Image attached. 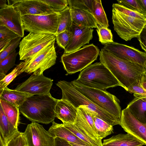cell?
Instances as JSON below:
<instances>
[{
	"label": "cell",
	"mask_w": 146,
	"mask_h": 146,
	"mask_svg": "<svg viewBox=\"0 0 146 146\" xmlns=\"http://www.w3.org/2000/svg\"><path fill=\"white\" fill-rule=\"evenodd\" d=\"M0 146H4V143L3 140L2 138L0 137Z\"/></svg>",
	"instance_id": "681fc988"
},
{
	"label": "cell",
	"mask_w": 146,
	"mask_h": 146,
	"mask_svg": "<svg viewBox=\"0 0 146 146\" xmlns=\"http://www.w3.org/2000/svg\"><path fill=\"white\" fill-rule=\"evenodd\" d=\"M54 112L55 117L61 120L63 123H73L76 119L77 108L67 100L58 99Z\"/></svg>",
	"instance_id": "d6986e66"
},
{
	"label": "cell",
	"mask_w": 146,
	"mask_h": 146,
	"mask_svg": "<svg viewBox=\"0 0 146 146\" xmlns=\"http://www.w3.org/2000/svg\"><path fill=\"white\" fill-rule=\"evenodd\" d=\"M98 25L108 28V21L100 0H93L91 12Z\"/></svg>",
	"instance_id": "83f0119b"
},
{
	"label": "cell",
	"mask_w": 146,
	"mask_h": 146,
	"mask_svg": "<svg viewBox=\"0 0 146 146\" xmlns=\"http://www.w3.org/2000/svg\"><path fill=\"white\" fill-rule=\"evenodd\" d=\"M24 30L35 33L57 34L59 13L46 15H26L22 17Z\"/></svg>",
	"instance_id": "ba28073f"
},
{
	"label": "cell",
	"mask_w": 146,
	"mask_h": 146,
	"mask_svg": "<svg viewBox=\"0 0 146 146\" xmlns=\"http://www.w3.org/2000/svg\"><path fill=\"white\" fill-rule=\"evenodd\" d=\"M67 1L69 7L70 9L75 8L91 12L93 0H68Z\"/></svg>",
	"instance_id": "836d02e7"
},
{
	"label": "cell",
	"mask_w": 146,
	"mask_h": 146,
	"mask_svg": "<svg viewBox=\"0 0 146 146\" xmlns=\"http://www.w3.org/2000/svg\"><path fill=\"white\" fill-rule=\"evenodd\" d=\"M103 146H143L144 144L130 134H119L104 139Z\"/></svg>",
	"instance_id": "7402d4cb"
},
{
	"label": "cell",
	"mask_w": 146,
	"mask_h": 146,
	"mask_svg": "<svg viewBox=\"0 0 146 146\" xmlns=\"http://www.w3.org/2000/svg\"><path fill=\"white\" fill-rule=\"evenodd\" d=\"M70 11L73 23L77 25L92 29L98 27L96 20L90 12L75 8H71Z\"/></svg>",
	"instance_id": "ffe728a7"
},
{
	"label": "cell",
	"mask_w": 146,
	"mask_h": 146,
	"mask_svg": "<svg viewBox=\"0 0 146 146\" xmlns=\"http://www.w3.org/2000/svg\"><path fill=\"white\" fill-rule=\"evenodd\" d=\"M72 36V33L69 29L56 34V40L58 45L64 50Z\"/></svg>",
	"instance_id": "74e56055"
},
{
	"label": "cell",
	"mask_w": 146,
	"mask_h": 146,
	"mask_svg": "<svg viewBox=\"0 0 146 146\" xmlns=\"http://www.w3.org/2000/svg\"><path fill=\"white\" fill-rule=\"evenodd\" d=\"M57 100L50 94L34 95L28 98L19 108L21 113L32 122L47 124L55 119Z\"/></svg>",
	"instance_id": "7a4b0ae2"
},
{
	"label": "cell",
	"mask_w": 146,
	"mask_h": 146,
	"mask_svg": "<svg viewBox=\"0 0 146 146\" xmlns=\"http://www.w3.org/2000/svg\"><path fill=\"white\" fill-rule=\"evenodd\" d=\"M21 13L26 15H41L55 13L42 0H20L13 5Z\"/></svg>",
	"instance_id": "e0dca14e"
},
{
	"label": "cell",
	"mask_w": 146,
	"mask_h": 146,
	"mask_svg": "<svg viewBox=\"0 0 146 146\" xmlns=\"http://www.w3.org/2000/svg\"><path fill=\"white\" fill-rule=\"evenodd\" d=\"M76 80L86 86L104 90L110 88L121 87L110 71L100 62L91 64L84 69Z\"/></svg>",
	"instance_id": "277c9868"
},
{
	"label": "cell",
	"mask_w": 146,
	"mask_h": 146,
	"mask_svg": "<svg viewBox=\"0 0 146 146\" xmlns=\"http://www.w3.org/2000/svg\"><path fill=\"white\" fill-rule=\"evenodd\" d=\"M68 142L72 146H86V145L77 144L76 143H73L70 142Z\"/></svg>",
	"instance_id": "c3c4849f"
},
{
	"label": "cell",
	"mask_w": 146,
	"mask_h": 146,
	"mask_svg": "<svg viewBox=\"0 0 146 146\" xmlns=\"http://www.w3.org/2000/svg\"><path fill=\"white\" fill-rule=\"evenodd\" d=\"M127 107L138 121L146 124V97H135Z\"/></svg>",
	"instance_id": "cb8c5ba5"
},
{
	"label": "cell",
	"mask_w": 146,
	"mask_h": 146,
	"mask_svg": "<svg viewBox=\"0 0 146 146\" xmlns=\"http://www.w3.org/2000/svg\"><path fill=\"white\" fill-rule=\"evenodd\" d=\"M137 38L139 42L141 48L146 52V25Z\"/></svg>",
	"instance_id": "7bdbcfd3"
},
{
	"label": "cell",
	"mask_w": 146,
	"mask_h": 146,
	"mask_svg": "<svg viewBox=\"0 0 146 146\" xmlns=\"http://www.w3.org/2000/svg\"><path fill=\"white\" fill-rule=\"evenodd\" d=\"M69 30L72 36L64 54L70 53L79 50L82 46L89 43L93 38L94 30L91 28L79 26L73 23Z\"/></svg>",
	"instance_id": "2e32d148"
},
{
	"label": "cell",
	"mask_w": 146,
	"mask_h": 146,
	"mask_svg": "<svg viewBox=\"0 0 146 146\" xmlns=\"http://www.w3.org/2000/svg\"><path fill=\"white\" fill-rule=\"evenodd\" d=\"M7 1L6 0H0V9H2L7 7L8 5L6 3Z\"/></svg>",
	"instance_id": "7dc6e473"
},
{
	"label": "cell",
	"mask_w": 146,
	"mask_h": 146,
	"mask_svg": "<svg viewBox=\"0 0 146 146\" xmlns=\"http://www.w3.org/2000/svg\"><path fill=\"white\" fill-rule=\"evenodd\" d=\"M82 94L100 108L118 118H121V111L119 100L106 90L84 86L76 80L71 82Z\"/></svg>",
	"instance_id": "5b68a950"
},
{
	"label": "cell",
	"mask_w": 146,
	"mask_h": 146,
	"mask_svg": "<svg viewBox=\"0 0 146 146\" xmlns=\"http://www.w3.org/2000/svg\"><path fill=\"white\" fill-rule=\"evenodd\" d=\"M94 125L98 135L102 139L113 133V126L98 117L94 113Z\"/></svg>",
	"instance_id": "f546056e"
},
{
	"label": "cell",
	"mask_w": 146,
	"mask_h": 146,
	"mask_svg": "<svg viewBox=\"0 0 146 146\" xmlns=\"http://www.w3.org/2000/svg\"><path fill=\"white\" fill-rule=\"evenodd\" d=\"M64 126L88 146H103L102 139H94L88 135L74 123H63Z\"/></svg>",
	"instance_id": "484cf974"
},
{
	"label": "cell",
	"mask_w": 146,
	"mask_h": 146,
	"mask_svg": "<svg viewBox=\"0 0 146 146\" xmlns=\"http://www.w3.org/2000/svg\"><path fill=\"white\" fill-rule=\"evenodd\" d=\"M55 42L47 46L33 57L27 59L28 63L25 72L40 75L56 63L57 55Z\"/></svg>",
	"instance_id": "30bf717a"
},
{
	"label": "cell",
	"mask_w": 146,
	"mask_h": 146,
	"mask_svg": "<svg viewBox=\"0 0 146 146\" xmlns=\"http://www.w3.org/2000/svg\"><path fill=\"white\" fill-rule=\"evenodd\" d=\"M18 54L16 50L0 62V79H2L6 74L16 65L15 62Z\"/></svg>",
	"instance_id": "d6a6232c"
},
{
	"label": "cell",
	"mask_w": 146,
	"mask_h": 146,
	"mask_svg": "<svg viewBox=\"0 0 146 146\" xmlns=\"http://www.w3.org/2000/svg\"><path fill=\"white\" fill-rule=\"evenodd\" d=\"M22 16L13 6L8 5L0 9V26H3L21 38L24 35Z\"/></svg>",
	"instance_id": "9a60e30c"
},
{
	"label": "cell",
	"mask_w": 146,
	"mask_h": 146,
	"mask_svg": "<svg viewBox=\"0 0 146 146\" xmlns=\"http://www.w3.org/2000/svg\"><path fill=\"white\" fill-rule=\"evenodd\" d=\"M55 40V35L52 34L29 33L20 42V60H25L33 57Z\"/></svg>",
	"instance_id": "9c48e42d"
},
{
	"label": "cell",
	"mask_w": 146,
	"mask_h": 146,
	"mask_svg": "<svg viewBox=\"0 0 146 146\" xmlns=\"http://www.w3.org/2000/svg\"><path fill=\"white\" fill-rule=\"evenodd\" d=\"M112 21L114 31L121 39L128 41L137 38L146 25V20L122 13L112 6Z\"/></svg>",
	"instance_id": "52a82bcc"
},
{
	"label": "cell",
	"mask_w": 146,
	"mask_h": 146,
	"mask_svg": "<svg viewBox=\"0 0 146 146\" xmlns=\"http://www.w3.org/2000/svg\"><path fill=\"white\" fill-rule=\"evenodd\" d=\"M145 70L146 73V61L145 62Z\"/></svg>",
	"instance_id": "f907efd6"
},
{
	"label": "cell",
	"mask_w": 146,
	"mask_h": 146,
	"mask_svg": "<svg viewBox=\"0 0 146 146\" xmlns=\"http://www.w3.org/2000/svg\"><path fill=\"white\" fill-rule=\"evenodd\" d=\"M104 49L123 60L137 63L145 67L146 52L124 44L117 42L104 44Z\"/></svg>",
	"instance_id": "8fae6325"
},
{
	"label": "cell",
	"mask_w": 146,
	"mask_h": 146,
	"mask_svg": "<svg viewBox=\"0 0 146 146\" xmlns=\"http://www.w3.org/2000/svg\"><path fill=\"white\" fill-rule=\"evenodd\" d=\"M4 143V146H26L27 144L24 132L19 131Z\"/></svg>",
	"instance_id": "d590c367"
},
{
	"label": "cell",
	"mask_w": 146,
	"mask_h": 146,
	"mask_svg": "<svg viewBox=\"0 0 146 146\" xmlns=\"http://www.w3.org/2000/svg\"><path fill=\"white\" fill-rule=\"evenodd\" d=\"M94 113L85 106H80L77 108V115L74 123L89 136L99 139L101 138L98 135L95 127Z\"/></svg>",
	"instance_id": "ac0fdd59"
},
{
	"label": "cell",
	"mask_w": 146,
	"mask_h": 146,
	"mask_svg": "<svg viewBox=\"0 0 146 146\" xmlns=\"http://www.w3.org/2000/svg\"><path fill=\"white\" fill-rule=\"evenodd\" d=\"M19 36L6 27L0 26V52L6 48L13 40Z\"/></svg>",
	"instance_id": "1f68e13d"
},
{
	"label": "cell",
	"mask_w": 146,
	"mask_h": 146,
	"mask_svg": "<svg viewBox=\"0 0 146 146\" xmlns=\"http://www.w3.org/2000/svg\"><path fill=\"white\" fill-rule=\"evenodd\" d=\"M100 51L93 44L84 46L72 52L63 54L61 62L68 74H72L83 70L96 60Z\"/></svg>",
	"instance_id": "8992f818"
},
{
	"label": "cell",
	"mask_w": 146,
	"mask_h": 146,
	"mask_svg": "<svg viewBox=\"0 0 146 146\" xmlns=\"http://www.w3.org/2000/svg\"><path fill=\"white\" fill-rule=\"evenodd\" d=\"M27 59L20 62L9 74L0 80V90L3 89L18 76L25 72L27 66Z\"/></svg>",
	"instance_id": "f1b7e54d"
},
{
	"label": "cell",
	"mask_w": 146,
	"mask_h": 146,
	"mask_svg": "<svg viewBox=\"0 0 146 146\" xmlns=\"http://www.w3.org/2000/svg\"><path fill=\"white\" fill-rule=\"evenodd\" d=\"M48 131L54 138L59 137L64 139L68 142L88 146L65 127L63 123H57L53 121Z\"/></svg>",
	"instance_id": "44dd1931"
},
{
	"label": "cell",
	"mask_w": 146,
	"mask_h": 146,
	"mask_svg": "<svg viewBox=\"0 0 146 146\" xmlns=\"http://www.w3.org/2000/svg\"><path fill=\"white\" fill-rule=\"evenodd\" d=\"M53 146H72L68 142L64 139L59 137L54 138Z\"/></svg>",
	"instance_id": "ee69618b"
},
{
	"label": "cell",
	"mask_w": 146,
	"mask_h": 146,
	"mask_svg": "<svg viewBox=\"0 0 146 146\" xmlns=\"http://www.w3.org/2000/svg\"><path fill=\"white\" fill-rule=\"evenodd\" d=\"M47 4L55 13H59L68 6L67 0H42Z\"/></svg>",
	"instance_id": "8d00e7d4"
},
{
	"label": "cell",
	"mask_w": 146,
	"mask_h": 146,
	"mask_svg": "<svg viewBox=\"0 0 146 146\" xmlns=\"http://www.w3.org/2000/svg\"><path fill=\"white\" fill-rule=\"evenodd\" d=\"M100 62L106 66L126 91L131 86L140 81L146 73L144 66L122 60L102 48L99 54Z\"/></svg>",
	"instance_id": "6da1fadb"
},
{
	"label": "cell",
	"mask_w": 146,
	"mask_h": 146,
	"mask_svg": "<svg viewBox=\"0 0 146 146\" xmlns=\"http://www.w3.org/2000/svg\"><path fill=\"white\" fill-rule=\"evenodd\" d=\"M53 80L40 75L33 74L22 83L19 84L15 90L32 95H45L50 94V91Z\"/></svg>",
	"instance_id": "7c38bea8"
},
{
	"label": "cell",
	"mask_w": 146,
	"mask_h": 146,
	"mask_svg": "<svg viewBox=\"0 0 146 146\" xmlns=\"http://www.w3.org/2000/svg\"><path fill=\"white\" fill-rule=\"evenodd\" d=\"M140 83L142 87L146 90V73H145L143 75L140 81Z\"/></svg>",
	"instance_id": "f6af8a7d"
},
{
	"label": "cell",
	"mask_w": 146,
	"mask_h": 146,
	"mask_svg": "<svg viewBox=\"0 0 146 146\" xmlns=\"http://www.w3.org/2000/svg\"><path fill=\"white\" fill-rule=\"evenodd\" d=\"M26 146H27V145H26Z\"/></svg>",
	"instance_id": "816d5d0a"
},
{
	"label": "cell",
	"mask_w": 146,
	"mask_h": 146,
	"mask_svg": "<svg viewBox=\"0 0 146 146\" xmlns=\"http://www.w3.org/2000/svg\"><path fill=\"white\" fill-rule=\"evenodd\" d=\"M117 1L118 4L129 9L139 12L146 16V15L137 0H117Z\"/></svg>",
	"instance_id": "f35d334b"
},
{
	"label": "cell",
	"mask_w": 146,
	"mask_h": 146,
	"mask_svg": "<svg viewBox=\"0 0 146 146\" xmlns=\"http://www.w3.org/2000/svg\"><path fill=\"white\" fill-rule=\"evenodd\" d=\"M120 125L127 133L146 145V124L138 121L127 107L121 111Z\"/></svg>",
	"instance_id": "5bb4252c"
},
{
	"label": "cell",
	"mask_w": 146,
	"mask_h": 146,
	"mask_svg": "<svg viewBox=\"0 0 146 146\" xmlns=\"http://www.w3.org/2000/svg\"><path fill=\"white\" fill-rule=\"evenodd\" d=\"M61 90V99L67 100L77 108L80 106L86 107L95 115L112 126L120 125L121 119L110 114L96 105L79 92L71 82L62 80L56 84Z\"/></svg>",
	"instance_id": "3957f363"
},
{
	"label": "cell",
	"mask_w": 146,
	"mask_h": 146,
	"mask_svg": "<svg viewBox=\"0 0 146 146\" xmlns=\"http://www.w3.org/2000/svg\"><path fill=\"white\" fill-rule=\"evenodd\" d=\"M0 105L9 121L16 128L19 122V108L0 98Z\"/></svg>",
	"instance_id": "4316f807"
},
{
	"label": "cell",
	"mask_w": 146,
	"mask_h": 146,
	"mask_svg": "<svg viewBox=\"0 0 146 146\" xmlns=\"http://www.w3.org/2000/svg\"><path fill=\"white\" fill-rule=\"evenodd\" d=\"M59 13L60 19L56 34L69 30L73 23L70 9L69 6Z\"/></svg>",
	"instance_id": "4dcf8cb0"
},
{
	"label": "cell",
	"mask_w": 146,
	"mask_h": 146,
	"mask_svg": "<svg viewBox=\"0 0 146 146\" xmlns=\"http://www.w3.org/2000/svg\"><path fill=\"white\" fill-rule=\"evenodd\" d=\"M19 131L18 128L15 127L9 121L0 105V137L4 142L7 141Z\"/></svg>",
	"instance_id": "d4e9b609"
},
{
	"label": "cell",
	"mask_w": 146,
	"mask_h": 146,
	"mask_svg": "<svg viewBox=\"0 0 146 146\" xmlns=\"http://www.w3.org/2000/svg\"><path fill=\"white\" fill-rule=\"evenodd\" d=\"M97 31L99 41L104 44L113 42L111 30L108 28L98 25Z\"/></svg>",
	"instance_id": "e575fe53"
},
{
	"label": "cell",
	"mask_w": 146,
	"mask_h": 146,
	"mask_svg": "<svg viewBox=\"0 0 146 146\" xmlns=\"http://www.w3.org/2000/svg\"><path fill=\"white\" fill-rule=\"evenodd\" d=\"M112 6L120 11L137 18L146 20V16L137 12L129 9L118 3H114Z\"/></svg>",
	"instance_id": "60d3db41"
},
{
	"label": "cell",
	"mask_w": 146,
	"mask_h": 146,
	"mask_svg": "<svg viewBox=\"0 0 146 146\" xmlns=\"http://www.w3.org/2000/svg\"><path fill=\"white\" fill-rule=\"evenodd\" d=\"M21 38L19 36L13 40L6 48L0 52V62L16 50V48L19 45Z\"/></svg>",
	"instance_id": "ab89813d"
},
{
	"label": "cell",
	"mask_w": 146,
	"mask_h": 146,
	"mask_svg": "<svg viewBox=\"0 0 146 146\" xmlns=\"http://www.w3.org/2000/svg\"><path fill=\"white\" fill-rule=\"evenodd\" d=\"M32 96L25 92L10 89L7 86L0 90V98L19 108L28 98Z\"/></svg>",
	"instance_id": "603a6c76"
},
{
	"label": "cell",
	"mask_w": 146,
	"mask_h": 146,
	"mask_svg": "<svg viewBox=\"0 0 146 146\" xmlns=\"http://www.w3.org/2000/svg\"><path fill=\"white\" fill-rule=\"evenodd\" d=\"M146 15V0H137Z\"/></svg>",
	"instance_id": "bcb514c9"
},
{
	"label": "cell",
	"mask_w": 146,
	"mask_h": 146,
	"mask_svg": "<svg viewBox=\"0 0 146 146\" xmlns=\"http://www.w3.org/2000/svg\"><path fill=\"white\" fill-rule=\"evenodd\" d=\"M24 133L27 146H53L54 138L38 123L28 124Z\"/></svg>",
	"instance_id": "4fadbf2b"
},
{
	"label": "cell",
	"mask_w": 146,
	"mask_h": 146,
	"mask_svg": "<svg viewBox=\"0 0 146 146\" xmlns=\"http://www.w3.org/2000/svg\"><path fill=\"white\" fill-rule=\"evenodd\" d=\"M127 91L131 94H133L135 97H146V90L142 87L140 81L131 86Z\"/></svg>",
	"instance_id": "b9f144b4"
}]
</instances>
